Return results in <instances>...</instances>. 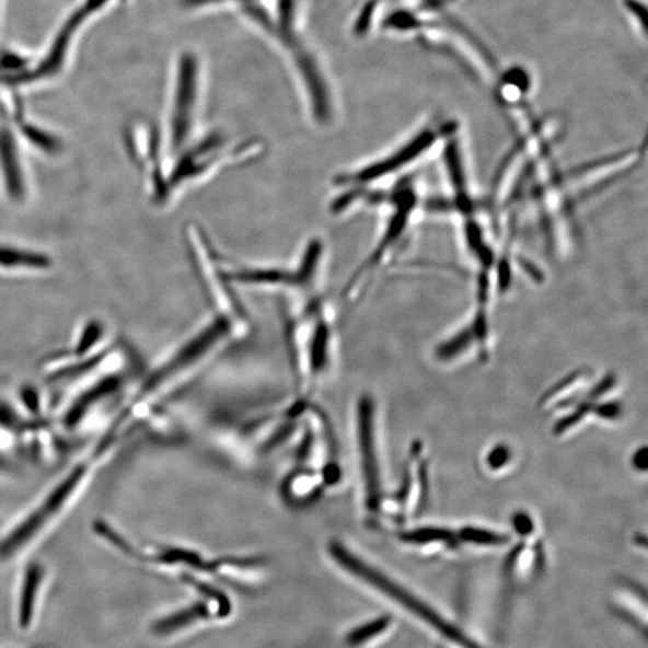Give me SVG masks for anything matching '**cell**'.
<instances>
[{
	"label": "cell",
	"mask_w": 648,
	"mask_h": 648,
	"mask_svg": "<svg viewBox=\"0 0 648 648\" xmlns=\"http://www.w3.org/2000/svg\"><path fill=\"white\" fill-rule=\"evenodd\" d=\"M0 165L4 172L9 194L20 197L23 194L21 170L16 148L8 130L0 131Z\"/></svg>",
	"instance_id": "cell-11"
},
{
	"label": "cell",
	"mask_w": 648,
	"mask_h": 648,
	"mask_svg": "<svg viewBox=\"0 0 648 648\" xmlns=\"http://www.w3.org/2000/svg\"><path fill=\"white\" fill-rule=\"evenodd\" d=\"M625 591L617 595L615 602L618 612L627 616L632 622L639 623L646 632L647 628V602L646 594L640 593L637 585H625Z\"/></svg>",
	"instance_id": "cell-12"
},
{
	"label": "cell",
	"mask_w": 648,
	"mask_h": 648,
	"mask_svg": "<svg viewBox=\"0 0 648 648\" xmlns=\"http://www.w3.org/2000/svg\"><path fill=\"white\" fill-rule=\"evenodd\" d=\"M43 571L32 566L24 576L18 606V625L21 630H30L35 623L39 608Z\"/></svg>",
	"instance_id": "cell-9"
},
{
	"label": "cell",
	"mask_w": 648,
	"mask_h": 648,
	"mask_svg": "<svg viewBox=\"0 0 648 648\" xmlns=\"http://www.w3.org/2000/svg\"><path fill=\"white\" fill-rule=\"evenodd\" d=\"M403 529L396 533V539L413 549L424 553H448L463 547L459 530L440 526Z\"/></svg>",
	"instance_id": "cell-8"
},
{
	"label": "cell",
	"mask_w": 648,
	"mask_h": 648,
	"mask_svg": "<svg viewBox=\"0 0 648 648\" xmlns=\"http://www.w3.org/2000/svg\"><path fill=\"white\" fill-rule=\"evenodd\" d=\"M303 251L296 264L288 267L240 265L221 256V269L233 288L314 293L326 268L327 247L323 240L313 239Z\"/></svg>",
	"instance_id": "cell-4"
},
{
	"label": "cell",
	"mask_w": 648,
	"mask_h": 648,
	"mask_svg": "<svg viewBox=\"0 0 648 648\" xmlns=\"http://www.w3.org/2000/svg\"><path fill=\"white\" fill-rule=\"evenodd\" d=\"M414 180H403L390 194L373 196L372 206L383 205L387 209V216L371 253L346 285L344 297L348 304H357L368 294L372 284L401 251L405 235L413 228L416 209L419 207V195Z\"/></svg>",
	"instance_id": "cell-3"
},
{
	"label": "cell",
	"mask_w": 648,
	"mask_h": 648,
	"mask_svg": "<svg viewBox=\"0 0 648 648\" xmlns=\"http://www.w3.org/2000/svg\"><path fill=\"white\" fill-rule=\"evenodd\" d=\"M326 555L335 568L339 569L348 579H352L363 588L380 594L384 600L402 608L404 612L418 618L424 625L440 632L443 638L452 641L459 648H483L438 616L439 614H436L426 603L420 602L402 583L370 563L351 542L343 537H332L326 544Z\"/></svg>",
	"instance_id": "cell-2"
},
{
	"label": "cell",
	"mask_w": 648,
	"mask_h": 648,
	"mask_svg": "<svg viewBox=\"0 0 648 648\" xmlns=\"http://www.w3.org/2000/svg\"><path fill=\"white\" fill-rule=\"evenodd\" d=\"M396 629L390 616L379 617L360 625L346 634V648H378L387 641Z\"/></svg>",
	"instance_id": "cell-10"
},
{
	"label": "cell",
	"mask_w": 648,
	"mask_h": 648,
	"mask_svg": "<svg viewBox=\"0 0 648 648\" xmlns=\"http://www.w3.org/2000/svg\"><path fill=\"white\" fill-rule=\"evenodd\" d=\"M284 334L297 395L313 397L334 364L333 310L321 296L311 297L306 304L286 317Z\"/></svg>",
	"instance_id": "cell-1"
},
{
	"label": "cell",
	"mask_w": 648,
	"mask_h": 648,
	"mask_svg": "<svg viewBox=\"0 0 648 648\" xmlns=\"http://www.w3.org/2000/svg\"><path fill=\"white\" fill-rule=\"evenodd\" d=\"M109 0H83L66 19L39 61L22 74L20 84L53 80L65 70L71 46L86 22L102 11Z\"/></svg>",
	"instance_id": "cell-6"
},
{
	"label": "cell",
	"mask_w": 648,
	"mask_h": 648,
	"mask_svg": "<svg viewBox=\"0 0 648 648\" xmlns=\"http://www.w3.org/2000/svg\"><path fill=\"white\" fill-rule=\"evenodd\" d=\"M354 426L360 508L369 522L380 523L387 497L383 489L378 409L371 395L359 396L355 407Z\"/></svg>",
	"instance_id": "cell-5"
},
{
	"label": "cell",
	"mask_w": 648,
	"mask_h": 648,
	"mask_svg": "<svg viewBox=\"0 0 648 648\" xmlns=\"http://www.w3.org/2000/svg\"><path fill=\"white\" fill-rule=\"evenodd\" d=\"M429 496V463L424 455L420 442L410 447L406 459L403 478L392 500L384 508V516L398 529H403L409 520L418 517L426 508ZM383 516V517H384Z\"/></svg>",
	"instance_id": "cell-7"
},
{
	"label": "cell",
	"mask_w": 648,
	"mask_h": 648,
	"mask_svg": "<svg viewBox=\"0 0 648 648\" xmlns=\"http://www.w3.org/2000/svg\"><path fill=\"white\" fill-rule=\"evenodd\" d=\"M510 456H512V452H510L507 445H496L493 448L488 456H486V465H488L490 470H501L509 463Z\"/></svg>",
	"instance_id": "cell-13"
}]
</instances>
